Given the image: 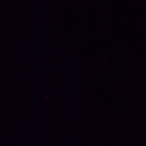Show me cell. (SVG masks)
Returning a JSON list of instances; mask_svg holds the SVG:
<instances>
[]
</instances>
